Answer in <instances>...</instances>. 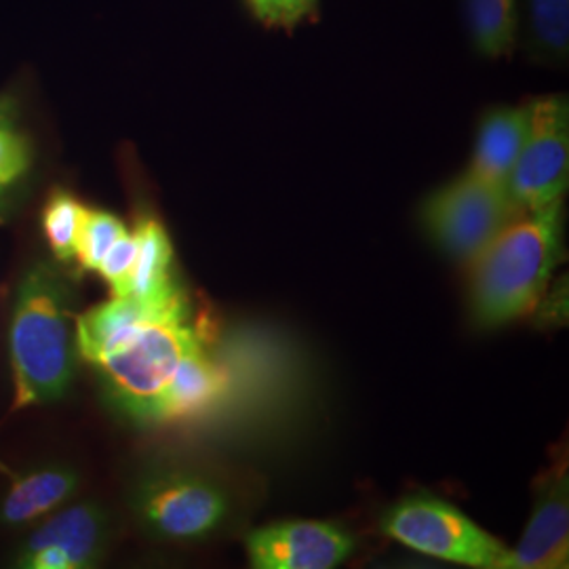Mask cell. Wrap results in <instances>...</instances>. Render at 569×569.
<instances>
[{"label": "cell", "instance_id": "1", "mask_svg": "<svg viewBox=\"0 0 569 569\" xmlns=\"http://www.w3.org/2000/svg\"><path fill=\"white\" fill-rule=\"evenodd\" d=\"M204 340L183 289L157 302L112 296L77 321L82 359L100 371L112 401L140 422H154L178 367Z\"/></svg>", "mask_w": 569, "mask_h": 569}, {"label": "cell", "instance_id": "2", "mask_svg": "<svg viewBox=\"0 0 569 569\" xmlns=\"http://www.w3.org/2000/svg\"><path fill=\"white\" fill-rule=\"evenodd\" d=\"M563 251V201L523 211L468 264L472 323L496 329L531 312Z\"/></svg>", "mask_w": 569, "mask_h": 569}, {"label": "cell", "instance_id": "3", "mask_svg": "<svg viewBox=\"0 0 569 569\" xmlns=\"http://www.w3.org/2000/svg\"><path fill=\"white\" fill-rule=\"evenodd\" d=\"M68 298V284L51 266L34 264L21 279L9 331L13 409L56 401L68 390L74 371Z\"/></svg>", "mask_w": 569, "mask_h": 569}, {"label": "cell", "instance_id": "4", "mask_svg": "<svg viewBox=\"0 0 569 569\" xmlns=\"http://www.w3.org/2000/svg\"><path fill=\"white\" fill-rule=\"evenodd\" d=\"M133 510L143 528L169 542H201L224 528L234 500L224 483L201 470L164 468L133 489Z\"/></svg>", "mask_w": 569, "mask_h": 569}, {"label": "cell", "instance_id": "5", "mask_svg": "<svg viewBox=\"0 0 569 569\" xmlns=\"http://www.w3.org/2000/svg\"><path fill=\"white\" fill-rule=\"evenodd\" d=\"M390 540L456 566L509 569L510 549L470 517L430 493H409L380 519Z\"/></svg>", "mask_w": 569, "mask_h": 569}, {"label": "cell", "instance_id": "6", "mask_svg": "<svg viewBox=\"0 0 569 569\" xmlns=\"http://www.w3.org/2000/svg\"><path fill=\"white\" fill-rule=\"evenodd\" d=\"M523 211L509 188L465 171L428 194L420 207V222L446 256L468 266Z\"/></svg>", "mask_w": 569, "mask_h": 569}, {"label": "cell", "instance_id": "7", "mask_svg": "<svg viewBox=\"0 0 569 569\" xmlns=\"http://www.w3.org/2000/svg\"><path fill=\"white\" fill-rule=\"evenodd\" d=\"M569 183V106L561 96L529 103V131L510 173V197L521 209L563 201Z\"/></svg>", "mask_w": 569, "mask_h": 569}, {"label": "cell", "instance_id": "8", "mask_svg": "<svg viewBox=\"0 0 569 569\" xmlns=\"http://www.w3.org/2000/svg\"><path fill=\"white\" fill-rule=\"evenodd\" d=\"M357 549V538L327 521H279L244 538L251 568L333 569Z\"/></svg>", "mask_w": 569, "mask_h": 569}, {"label": "cell", "instance_id": "9", "mask_svg": "<svg viewBox=\"0 0 569 569\" xmlns=\"http://www.w3.org/2000/svg\"><path fill=\"white\" fill-rule=\"evenodd\" d=\"M110 521L98 505L61 510L37 529L18 555V566L30 569L93 568L106 552Z\"/></svg>", "mask_w": 569, "mask_h": 569}, {"label": "cell", "instance_id": "10", "mask_svg": "<svg viewBox=\"0 0 569 569\" xmlns=\"http://www.w3.org/2000/svg\"><path fill=\"white\" fill-rule=\"evenodd\" d=\"M569 566L568 462H555L533 496L528 528L510 550L509 569H566Z\"/></svg>", "mask_w": 569, "mask_h": 569}, {"label": "cell", "instance_id": "11", "mask_svg": "<svg viewBox=\"0 0 569 569\" xmlns=\"http://www.w3.org/2000/svg\"><path fill=\"white\" fill-rule=\"evenodd\" d=\"M529 131L528 106H498L479 122L468 173L493 186L509 183Z\"/></svg>", "mask_w": 569, "mask_h": 569}, {"label": "cell", "instance_id": "12", "mask_svg": "<svg viewBox=\"0 0 569 569\" xmlns=\"http://www.w3.org/2000/svg\"><path fill=\"white\" fill-rule=\"evenodd\" d=\"M79 488V475L70 468H37L16 475L0 505V521L7 528H21L58 509Z\"/></svg>", "mask_w": 569, "mask_h": 569}, {"label": "cell", "instance_id": "13", "mask_svg": "<svg viewBox=\"0 0 569 569\" xmlns=\"http://www.w3.org/2000/svg\"><path fill=\"white\" fill-rule=\"evenodd\" d=\"M138 256L124 296L138 298L143 302L164 300L176 293L180 287L171 277L173 247L163 224L154 218H142L136 226Z\"/></svg>", "mask_w": 569, "mask_h": 569}, {"label": "cell", "instance_id": "14", "mask_svg": "<svg viewBox=\"0 0 569 569\" xmlns=\"http://www.w3.org/2000/svg\"><path fill=\"white\" fill-rule=\"evenodd\" d=\"M468 34L477 53L502 58L519 37V0H462Z\"/></svg>", "mask_w": 569, "mask_h": 569}, {"label": "cell", "instance_id": "15", "mask_svg": "<svg viewBox=\"0 0 569 569\" xmlns=\"http://www.w3.org/2000/svg\"><path fill=\"white\" fill-rule=\"evenodd\" d=\"M529 53L542 63H563L569 53V0H521Z\"/></svg>", "mask_w": 569, "mask_h": 569}, {"label": "cell", "instance_id": "16", "mask_svg": "<svg viewBox=\"0 0 569 569\" xmlns=\"http://www.w3.org/2000/svg\"><path fill=\"white\" fill-rule=\"evenodd\" d=\"M87 207L66 190H56L42 209V230L60 262H72Z\"/></svg>", "mask_w": 569, "mask_h": 569}, {"label": "cell", "instance_id": "17", "mask_svg": "<svg viewBox=\"0 0 569 569\" xmlns=\"http://www.w3.org/2000/svg\"><path fill=\"white\" fill-rule=\"evenodd\" d=\"M127 232V226L108 211L87 209L77 241L74 260L84 270H98L110 247Z\"/></svg>", "mask_w": 569, "mask_h": 569}, {"label": "cell", "instance_id": "18", "mask_svg": "<svg viewBox=\"0 0 569 569\" xmlns=\"http://www.w3.org/2000/svg\"><path fill=\"white\" fill-rule=\"evenodd\" d=\"M30 167L28 146L0 112V188L9 190Z\"/></svg>", "mask_w": 569, "mask_h": 569}, {"label": "cell", "instance_id": "19", "mask_svg": "<svg viewBox=\"0 0 569 569\" xmlns=\"http://www.w3.org/2000/svg\"><path fill=\"white\" fill-rule=\"evenodd\" d=\"M136 256H138L136 234H131L127 230L121 239L110 247V251L106 253L102 264L96 270V272L102 274L106 283L110 284L112 296H124V289H127V283H129Z\"/></svg>", "mask_w": 569, "mask_h": 569}, {"label": "cell", "instance_id": "20", "mask_svg": "<svg viewBox=\"0 0 569 569\" xmlns=\"http://www.w3.org/2000/svg\"><path fill=\"white\" fill-rule=\"evenodd\" d=\"M253 16L266 26L291 28L312 13L317 0H247Z\"/></svg>", "mask_w": 569, "mask_h": 569}, {"label": "cell", "instance_id": "21", "mask_svg": "<svg viewBox=\"0 0 569 569\" xmlns=\"http://www.w3.org/2000/svg\"><path fill=\"white\" fill-rule=\"evenodd\" d=\"M4 192H7V190H2V188H0V204H2V199H4Z\"/></svg>", "mask_w": 569, "mask_h": 569}]
</instances>
